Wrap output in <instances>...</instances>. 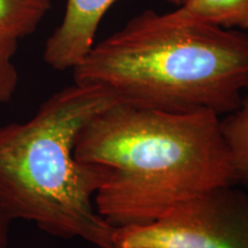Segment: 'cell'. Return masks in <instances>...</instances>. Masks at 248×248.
<instances>
[{
    "label": "cell",
    "mask_w": 248,
    "mask_h": 248,
    "mask_svg": "<svg viewBox=\"0 0 248 248\" xmlns=\"http://www.w3.org/2000/svg\"><path fill=\"white\" fill-rule=\"evenodd\" d=\"M219 119L207 110L172 113L120 102L92 117L75 156L104 175L94 195L100 216L115 229L151 224L235 185Z\"/></svg>",
    "instance_id": "cell-1"
},
{
    "label": "cell",
    "mask_w": 248,
    "mask_h": 248,
    "mask_svg": "<svg viewBox=\"0 0 248 248\" xmlns=\"http://www.w3.org/2000/svg\"><path fill=\"white\" fill-rule=\"evenodd\" d=\"M73 70L76 84L100 86L120 104L223 116L248 91V35L179 8L147 9L94 44Z\"/></svg>",
    "instance_id": "cell-2"
},
{
    "label": "cell",
    "mask_w": 248,
    "mask_h": 248,
    "mask_svg": "<svg viewBox=\"0 0 248 248\" xmlns=\"http://www.w3.org/2000/svg\"><path fill=\"white\" fill-rule=\"evenodd\" d=\"M116 99L95 85L55 92L26 122L0 126V209L63 239L114 246L115 228L100 216L94 195L104 182L97 167L79 162L82 129Z\"/></svg>",
    "instance_id": "cell-3"
},
{
    "label": "cell",
    "mask_w": 248,
    "mask_h": 248,
    "mask_svg": "<svg viewBox=\"0 0 248 248\" xmlns=\"http://www.w3.org/2000/svg\"><path fill=\"white\" fill-rule=\"evenodd\" d=\"M114 246L248 248V191L228 185L146 225L116 228Z\"/></svg>",
    "instance_id": "cell-4"
},
{
    "label": "cell",
    "mask_w": 248,
    "mask_h": 248,
    "mask_svg": "<svg viewBox=\"0 0 248 248\" xmlns=\"http://www.w3.org/2000/svg\"><path fill=\"white\" fill-rule=\"evenodd\" d=\"M117 0H67L60 26L46 40L43 58L55 70L74 69L94 46L102 17Z\"/></svg>",
    "instance_id": "cell-5"
},
{
    "label": "cell",
    "mask_w": 248,
    "mask_h": 248,
    "mask_svg": "<svg viewBox=\"0 0 248 248\" xmlns=\"http://www.w3.org/2000/svg\"><path fill=\"white\" fill-rule=\"evenodd\" d=\"M235 185L248 191V91L243 95L239 106L219 119Z\"/></svg>",
    "instance_id": "cell-6"
},
{
    "label": "cell",
    "mask_w": 248,
    "mask_h": 248,
    "mask_svg": "<svg viewBox=\"0 0 248 248\" xmlns=\"http://www.w3.org/2000/svg\"><path fill=\"white\" fill-rule=\"evenodd\" d=\"M186 15L223 29H248V0H185Z\"/></svg>",
    "instance_id": "cell-7"
},
{
    "label": "cell",
    "mask_w": 248,
    "mask_h": 248,
    "mask_svg": "<svg viewBox=\"0 0 248 248\" xmlns=\"http://www.w3.org/2000/svg\"><path fill=\"white\" fill-rule=\"evenodd\" d=\"M49 9L51 0H0V36L31 35Z\"/></svg>",
    "instance_id": "cell-8"
},
{
    "label": "cell",
    "mask_w": 248,
    "mask_h": 248,
    "mask_svg": "<svg viewBox=\"0 0 248 248\" xmlns=\"http://www.w3.org/2000/svg\"><path fill=\"white\" fill-rule=\"evenodd\" d=\"M18 39L0 36V105L11 100L18 84V73L14 64Z\"/></svg>",
    "instance_id": "cell-9"
},
{
    "label": "cell",
    "mask_w": 248,
    "mask_h": 248,
    "mask_svg": "<svg viewBox=\"0 0 248 248\" xmlns=\"http://www.w3.org/2000/svg\"><path fill=\"white\" fill-rule=\"evenodd\" d=\"M9 221L8 217L0 209V248H7L9 241Z\"/></svg>",
    "instance_id": "cell-10"
},
{
    "label": "cell",
    "mask_w": 248,
    "mask_h": 248,
    "mask_svg": "<svg viewBox=\"0 0 248 248\" xmlns=\"http://www.w3.org/2000/svg\"><path fill=\"white\" fill-rule=\"evenodd\" d=\"M167 1H168L169 4H171L173 6H177V7H179V6H182L183 4H184L185 0H167Z\"/></svg>",
    "instance_id": "cell-11"
},
{
    "label": "cell",
    "mask_w": 248,
    "mask_h": 248,
    "mask_svg": "<svg viewBox=\"0 0 248 248\" xmlns=\"http://www.w3.org/2000/svg\"><path fill=\"white\" fill-rule=\"evenodd\" d=\"M110 248H151V247H119V246H113Z\"/></svg>",
    "instance_id": "cell-12"
}]
</instances>
